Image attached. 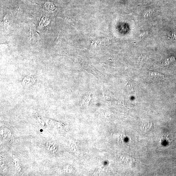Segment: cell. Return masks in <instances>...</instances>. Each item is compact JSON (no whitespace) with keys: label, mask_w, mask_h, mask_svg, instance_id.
<instances>
[{"label":"cell","mask_w":176,"mask_h":176,"mask_svg":"<svg viewBox=\"0 0 176 176\" xmlns=\"http://www.w3.org/2000/svg\"><path fill=\"white\" fill-rule=\"evenodd\" d=\"M148 74L153 79H162L165 78L164 75L163 73L158 72L151 71L148 73Z\"/></svg>","instance_id":"1"}]
</instances>
